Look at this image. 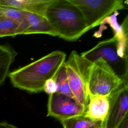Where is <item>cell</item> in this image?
<instances>
[{"label":"cell","instance_id":"obj_1","mask_svg":"<svg viewBox=\"0 0 128 128\" xmlns=\"http://www.w3.org/2000/svg\"><path fill=\"white\" fill-rule=\"evenodd\" d=\"M66 54L56 50L25 66L9 72L12 85L30 93L44 91L47 80L53 78L65 62Z\"/></svg>","mask_w":128,"mask_h":128},{"label":"cell","instance_id":"obj_2","mask_svg":"<svg viewBox=\"0 0 128 128\" xmlns=\"http://www.w3.org/2000/svg\"><path fill=\"white\" fill-rule=\"evenodd\" d=\"M46 16L56 36L66 40H77L90 30L82 12L70 0H54Z\"/></svg>","mask_w":128,"mask_h":128},{"label":"cell","instance_id":"obj_3","mask_svg":"<svg viewBox=\"0 0 128 128\" xmlns=\"http://www.w3.org/2000/svg\"><path fill=\"white\" fill-rule=\"evenodd\" d=\"M120 43L127 44V38L123 34L116 33L112 38L99 42L80 56L91 62L99 58L103 59L123 82L128 84V52L120 48Z\"/></svg>","mask_w":128,"mask_h":128},{"label":"cell","instance_id":"obj_4","mask_svg":"<svg viewBox=\"0 0 128 128\" xmlns=\"http://www.w3.org/2000/svg\"><path fill=\"white\" fill-rule=\"evenodd\" d=\"M90 63L75 50L72 51L68 60L64 62L73 98L86 108L89 100L87 76Z\"/></svg>","mask_w":128,"mask_h":128},{"label":"cell","instance_id":"obj_5","mask_svg":"<svg viewBox=\"0 0 128 128\" xmlns=\"http://www.w3.org/2000/svg\"><path fill=\"white\" fill-rule=\"evenodd\" d=\"M87 82L89 94L103 96H108L124 84L102 58L90 63Z\"/></svg>","mask_w":128,"mask_h":128},{"label":"cell","instance_id":"obj_6","mask_svg":"<svg viewBox=\"0 0 128 128\" xmlns=\"http://www.w3.org/2000/svg\"><path fill=\"white\" fill-rule=\"evenodd\" d=\"M82 12L90 30L100 25L114 12L124 10L123 0H70Z\"/></svg>","mask_w":128,"mask_h":128},{"label":"cell","instance_id":"obj_7","mask_svg":"<svg viewBox=\"0 0 128 128\" xmlns=\"http://www.w3.org/2000/svg\"><path fill=\"white\" fill-rule=\"evenodd\" d=\"M86 108L82 106L74 98L54 92L49 94L47 104L46 116L59 120L84 114Z\"/></svg>","mask_w":128,"mask_h":128},{"label":"cell","instance_id":"obj_8","mask_svg":"<svg viewBox=\"0 0 128 128\" xmlns=\"http://www.w3.org/2000/svg\"><path fill=\"white\" fill-rule=\"evenodd\" d=\"M110 108L106 128H117L128 116V84H122L108 95Z\"/></svg>","mask_w":128,"mask_h":128},{"label":"cell","instance_id":"obj_9","mask_svg":"<svg viewBox=\"0 0 128 128\" xmlns=\"http://www.w3.org/2000/svg\"><path fill=\"white\" fill-rule=\"evenodd\" d=\"M110 108L108 96L89 94L84 116L92 120L106 122Z\"/></svg>","mask_w":128,"mask_h":128},{"label":"cell","instance_id":"obj_10","mask_svg":"<svg viewBox=\"0 0 128 128\" xmlns=\"http://www.w3.org/2000/svg\"><path fill=\"white\" fill-rule=\"evenodd\" d=\"M54 1V0H0V6L11 7L46 16L48 7Z\"/></svg>","mask_w":128,"mask_h":128},{"label":"cell","instance_id":"obj_11","mask_svg":"<svg viewBox=\"0 0 128 128\" xmlns=\"http://www.w3.org/2000/svg\"><path fill=\"white\" fill-rule=\"evenodd\" d=\"M28 24L24 34H42L56 36V34L46 16L21 10Z\"/></svg>","mask_w":128,"mask_h":128},{"label":"cell","instance_id":"obj_12","mask_svg":"<svg viewBox=\"0 0 128 128\" xmlns=\"http://www.w3.org/2000/svg\"><path fill=\"white\" fill-rule=\"evenodd\" d=\"M15 50L8 44H0V86L8 76L10 67L17 56Z\"/></svg>","mask_w":128,"mask_h":128},{"label":"cell","instance_id":"obj_13","mask_svg":"<svg viewBox=\"0 0 128 128\" xmlns=\"http://www.w3.org/2000/svg\"><path fill=\"white\" fill-rule=\"evenodd\" d=\"M63 128H106V122L92 120L84 114L60 121Z\"/></svg>","mask_w":128,"mask_h":128},{"label":"cell","instance_id":"obj_14","mask_svg":"<svg viewBox=\"0 0 128 128\" xmlns=\"http://www.w3.org/2000/svg\"><path fill=\"white\" fill-rule=\"evenodd\" d=\"M22 34L20 24L5 16H0V38L12 36Z\"/></svg>","mask_w":128,"mask_h":128},{"label":"cell","instance_id":"obj_15","mask_svg":"<svg viewBox=\"0 0 128 128\" xmlns=\"http://www.w3.org/2000/svg\"><path fill=\"white\" fill-rule=\"evenodd\" d=\"M53 79L57 87L56 92L67 96L74 98L70 88L64 62L60 67Z\"/></svg>","mask_w":128,"mask_h":128},{"label":"cell","instance_id":"obj_16","mask_svg":"<svg viewBox=\"0 0 128 128\" xmlns=\"http://www.w3.org/2000/svg\"><path fill=\"white\" fill-rule=\"evenodd\" d=\"M3 16L18 22L22 30V34L28 27V24L20 10L0 6V16Z\"/></svg>","mask_w":128,"mask_h":128},{"label":"cell","instance_id":"obj_17","mask_svg":"<svg viewBox=\"0 0 128 128\" xmlns=\"http://www.w3.org/2000/svg\"><path fill=\"white\" fill-rule=\"evenodd\" d=\"M56 90L57 87L53 78L50 79L46 82L44 88V91L45 92L50 94L56 92Z\"/></svg>","mask_w":128,"mask_h":128},{"label":"cell","instance_id":"obj_18","mask_svg":"<svg viewBox=\"0 0 128 128\" xmlns=\"http://www.w3.org/2000/svg\"><path fill=\"white\" fill-rule=\"evenodd\" d=\"M0 128H18L16 126L7 122H0Z\"/></svg>","mask_w":128,"mask_h":128},{"label":"cell","instance_id":"obj_19","mask_svg":"<svg viewBox=\"0 0 128 128\" xmlns=\"http://www.w3.org/2000/svg\"><path fill=\"white\" fill-rule=\"evenodd\" d=\"M117 128H128V116L122 120Z\"/></svg>","mask_w":128,"mask_h":128}]
</instances>
